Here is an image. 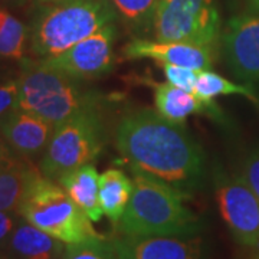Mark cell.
<instances>
[{
	"instance_id": "obj_5",
	"label": "cell",
	"mask_w": 259,
	"mask_h": 259,
	"mask_svg": "<svg viewBox=\"0 0 259 259\" xmlns=\"http://www.w3.org/2000/svg\"><path fill=\"white\" fill-rule=\"evenodd\" d=\"M18 213L37 229L65 245L101 238L91 219L81 210L62 186L42 173L30 183Z\"/></svg>"
},
{
	"instance_id": "obj_20",
	"label": "cell",
	"mask_w": 259,
	"mask_h": 259,
	"mask_svg": "<svg viewBox=\"0 0 259 259\" xmlns=\"http://www.w3.org/2000/svg\"><path fill=\"white\" fill-rule=\"evenodd\" d=\"M193 93L202 100H213L219 95H241L259 108V95L255 88L245 83H235L210 69L199 71Z\"/></svg>"
},
{
	"instance_id": "obj_11",
	"label": "cell",
	"mask_w": 259,
	"mask_h": 259,
	"mask_svg": "<svg viewBox=\"0 0 259 259\" xmlns=\"http://www.w3.org/2000/svg\"><path fill=\"white\" fill-rule=\"evenodd\" d=\"M120 259H202L199 235H121L112 241Z\"/></svg>"
},
{
	"instance_id": "obj_14",
	"label": "cell",
	"mask_w": 259,
	"mask_h": 259,
	"mask_svg": "<svg viewBox=\"0 0 259 259\" xmlns=\"http://www.w3.org/2000/svg\"><path fill=\"white\" fill-rule=\"evenodd\" d=\"M146 83L154 91L156 111L166 120L176 124H185L190 115L204 114L219 124L228 122L225 112L213 100H202L194 93L182 90L168 82L146 81Z\"/></svg>"
},
{
	"instance_id": "obj_10",
	"label": "cell",
	"mask_w": 259,
	"mask_h": 259,
	"mask_svg": "<svg viewBox=\"0 0 259 259\" xmlns=\"http://www.w3.org/2000/svg\"><path fill=\"white\" fill-rule=\"evenodd\" d=\"M221 40L232 74L245 85L259 88V12L250 10L229 19Z\"/></svg>"
},
{
	"instance_id": "obj_28",
	"label": "cell",
	"mask_w": 259,
	"mask_h": 259,
	"mask_svg": "<svg viewBox=\"0 0 259 259\" xmlns=\"http://www.w3.org/2000/svg\"><path fill=\"white\" fill-rule=\"evenodd\" d=\"M26 0H0V8H6V6H20L23 5Z\"/></svg>"
},
{
	"instance_id": "obj_19",
	"label": "cell",
	"mask_w": 259,
	"mask_h": 259,
	"mask_svg": "<svg viewBox=\"0 0 259 259\" xmlns=\"http://www.w3.org/2000/svg\"><path fill=\"white\" fill-rule=\"evenodd\" d=\"M160 0H110L117 19L134 35H143L153 29Z\"/></svg>"
},
{
	"instance_id": "obj_6",
	"label": "cell",
	"mask_w": 259,
	"mask_h": 259,
	"mask_svg": "<svg viewBox=\"0 0 259 259\" xmlns=\"http://www.w3.org/2000/svg\"><path fill=\"white\" fill-rule=\"evenodd\" d=\"M107 141V128L101 108L94 107L76 112L56 125L40 160V173L58 182L65 173L93 163Z\"/></svg>"
},
{
	"instance_id": "obj_31",
	"label": "cell",
	"mask_w": 259,
	"mask_h": 259,
	"mask_svg": "<svg viewBox=\"0 0 259 259\" xmlns=\"http://www.w3.org/2000/svg\"><path fill=\"white\" fill-rule=\"evenodd\" d=\"M248 3H249L250 10H256V12H259V0H248Z\"/></svg>"
},
{
	"instance_id": "obj_23",
	"label": "cell",
	"mask_w": 259,
	"mask_h": 259,
	"mask_svg": "<svg viewBox=\"0 0 259 259\" xmlns=\"http://www.w3.org/2000/svg\"><path fill=\"white\" fill-rule=\"evenodd\" d=\"M160 66L163 69V74L166 76L167 82L175 85V87H179L182 90L193 93L194 83L197 79L199 71H194V69L186 68V66H180V65L163 64V62H160Z\"/></svg>"
},
{
	"instance_id": "obj_17",
	"label": "cell",
	"mask_w": 259,
	"mask_h": 259,
	"mask_svg": "<svg viewBox=\"0 0 259 259\" xmlns=\"http://www.w3.org/2000/svg\"><path fill=\"white\" fill-rule=\"evenodd\" d=\"M133 194V180L120 168H108L100 175V203L104 216L117 226Z\"/></svg>"
},
{
	"instance_id": "obj_24",
	"label": "cell",
	"mask_w": 259,
	"mask_h": 259,
	"mask_svg": "<svg viewBox=\"0 0 259 259\" xmlns=\"http://www.w3.org/2000/svg\"><path fill=\"white\" fill-rule=\"evenodd\" d=\"M19 83L18 79H6L0 82V121L10 111L18 108Z\"/></svg>"
},
{
	"instance_id": "obj_12",
	"label": "cell",
	"mask_w": 259,
	"mask_h": 259,
	"mask_svg": "<svg viewBox=\"0 0 259 259\" xmlns=\"http://www.w3.org/2000/svg\"><path fill=\"white\" fill-rule=\"evenodd\" d=\"M216 49L182 42L133 39L122 48L125 59H153L156 62L186 66L194 71L210 69L216 61Z\"/></svg>"
},
{
	"instance_id": "obj_4",
	"label": "cell",
	"mask_w": 259,
	"mask_h": 259,
	"mask_svg": "<svg viewBox=\"0 0 259 259\" xmlns=\"http://www.w3.org/2000/svg\"><path fill=\"white\" fill-rule=\"evenodd\" d=\"M18 83V108L36 114L54 127L82 110L101 108L105 101L104 94L85 88L79 79L49 68L39 59L22 61Z\"/></svg>"
},
{
	"instance_id": "obj_27",
	"label": "cell",
	"mask_w": 259,
	"mask_h": 259,
	"mask_svg": "<svg viewBox=\"0 0 259 259\" xmlns=\"http://www.w3.org/2000/svg\"><path fill=\"white\" fill-rule=\"evenodd\" d=\"M19 160H22L20 156H18L10 146L6 143V140L3 139V136L0 134V167L10 166L18 163Z\"/></svg>"
},
{
	"instance_id": "obj_21",
	"label": "cell",
	"mask_w": 259,
	"mask_h": 259,
	"mask_svg": "<svg viewBox=\"0 0 259 259\" xmlns=\"http://www.w3.org/2000/svg\"><path fill=\"white\" fill-rule=\"evenodd\" d=\"M29 40V26L8 15L0 28V56L5 59H23Z\"/></svg>"
},
{
	"instance_id": "obj_1",
	"label": "cell",
	"mask_w": 259,
	"mask_h": 259,
	"mask_svg": "<svg viewBox=\"0 0 259 259\" xmlns=\"http://www.w3.org/2000/svg\"><path fill=\"white\" fill-rule=\"evenodd\" d=\"M115 147L131 170L156 177L189 194L203 182L206 158L202 146L186 130L157 111L140 108L121 117Z\"/></svg>"
},
{
	"instance_id": "obj_13",
	"label": "cell",
	"mask_w": 259,
	"mask_h": 259,
	"mask_svg": "<svg viewBox=\"0 0 259 259\" xmlns=\"http://www.w3.org/2000/svg\"><path fill=\"white\" fill-rule=\"evenodd\" d=\"M54 128L47 120L20 108H15L0 121L3 139L18 156L26 160L45 153Z\"/></svg>"
},
{
	"instance_id": "obj_3",
	"label": "cell",
	"mask_w": 259,
	"mask_h": 259,
	"mask_svg": "<svg viewBox=\"0 0 259 259\" xmlns=\"http://www.w3.org/2000/svg\"><path fill=\"white\" fill-rule=\"evenodd\" d=\"M117 20L110 0H66L37 6L29 25V51L51 58Z\"/></svg>"
},
{
	"instance_id": "obj_22",
	"label": "cell",
	"mask_w": 259,
	"mask_h": 259,
	"mask_svg": "<svg viewBox=\"0 0 259 259\" xmlns=\"http://www.w3.org/2000/svg\"><path fill=\"white\" fill-rule=\"evenodd\" d=\"M64 259H120L112 242H105L102 238L66 245Z\"/></svg>"
},
{
	"instance_id": "obj_26",
	"label": "cell",
	"mask_w": 259,
	"mask_h": 259,
	"mask_svg": "<svg viewBox=\"0 0 259 259\" xmlns=\"http://www.w3.org/2000/svg\"><path fill=\"white\" fill-rule=\"evenodd\" d=\"M20 219L22 216L18 212L0 210V249L9 246L10 238L20 222Z\"/></svg>"
},
{
	"instance_id": "obj_16",
	"label": "cell",
	"mask_w": 259,
	"mask_h": 259,
	"mask_svg": "<svg viewBox=\"0 0 259 259\" xmlns=\"http://www.w3.org/2000/svg\"><path fill=\"white\" fill-rule=\"evenodd\" d=\"M9 248L18 259H64L66 249L64 242L37 229L23 218L10 238Z\"/></svg>"
},
{
	"instance_id": "obj_7",
	"label": "cell",
	"mask_w": 259,
	"mask_h": 259,
	"mask_svg": "<svg viewBox=\"0 0 259 259\" xmlns=\"http://www.w3.org/2000/svg\"><path fill=\"white\" fill-rule=\"evenodd\" d=\"M214 0H160L153 33L156 40L218 48L222 37Z\"/></svg>"
},
{
	"instance_id": "obj_9",
	"label": "cell",
	"mask_w": 259,
	"mask_h": 259,
	"mask_svg": "<svg viewBox=\"0 0 259 259\" xmlns=\"http://www.w3.org/2000/svg\"><path fill=\"white\" fill-rule=\"evenodd\" d=\"M115 37L117 28L114 23H110L62 54L40 58L39 61L79 81L102 78L111 72L115 64Z\"/></svg>"
},
{
	"instance_id": "obj_8",
	"label": "cell",
	"mask_w": 259,
	"mask_h": 259,
	"mask_svg": "<svg viewBox=\"0 0 259 259\" xmlns=\"http://www.w3.org/2000/svg\"><path fill=\"white\" fill-rule=\"evenodd\" d=\"M214 196L232 236L245 246L259 245V197L242 179L218 167L213 175Z\"/></svg>"
},
{
	"instance_id": "obj_25",
	"label": "cell",
	"mask_w": 259,
	"mask_h": 259,
	"mask_svg": "<svg viewBox=\"0 0 259 259\" xmlns=\"http://www.w3.org/2000/svg\"><path fill=\"white\" fill-rule=\"evenodd\" d=\"M241 176L259 197V147L245 158Z\"/></svg>"
},
{
	"instance_id": "obj_18",
	"label": "cell",
	"mask_w": 259,
	"mask_h": 259,
	"mask_svg": "<svg viewBox=\"0 0 259 259\" xmlns=\"http://www.w3.org/2000/svg\"><path fill=\"white\" fill-rule=\"evenodd\" d=\"M39 175L40 171L26 158L10 166L0 167V210L18 212L28 187Z\"/></svg>"
},
{
	"instance_id": "obj_30",
	"label": "cell",
	"mask_w": 259,
	"mask_h": 259,
	"mask_svg": "<svg viewBox=\"0 0 259 259\" xmlns=\"http://www.w3.org/2000/svg\"><path fill=\"white\" fill-rule=\"evenodd\" d=\"M8 15H9V12L6 9H3V8H0V28H2V25L5 23V20L8 18Z\"/></svg>"
},
{
	"instance_id": "obj_15",
	"label": "cell",
	"mask_w": 259,
	"mask_h": 259,
	"mask_svg": "<svg viewBox=\"0 0 259 259\" xmlns=\"http://www.w3.org/2000/svg\"><path fill=\"white\" fill-rule=\"evenodd\" d=\"M76 206L91 219L100 222L104 216L100 203V175L93 163L83 164L58 179Z\"/></svg>"
},
{
	"instance_id": "obj_2",
	"label": "cell",
	"mask_w": 259,
	"mask_h": 259,
	"mask_svg": "<svg viewBox=\"0 0 259 259\" xmlns=\"http://www.w3.org/2000/svg\"><path fill=\"white\" fill-rule=\"evenodd\" d=\"M133 171V194L117 225L120 235H197L202 223L187 206L189 194L156 177Z\"/></svg>"
},
{
	"instance_id": "obj_29",
	"label": "cell",
	"mask_w": 259,
	"mask_h": 259,
	"mask_svg": "<svg viewBox=\"0 0 259 259\" xmlns=\"http://www.w3.org/2000/svg\"><path fill=\"white\" fill-rule=\"evenodd\" d=\"M37 6L40 5H52V3H61V2H66V0H33Z\"/></svg>"
}]
</instances>
